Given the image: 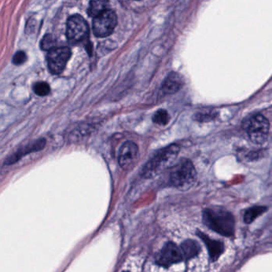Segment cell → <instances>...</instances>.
I'll use <instances>...</instances> for the list:
<instances>
[{
	"mask_svg": "<svg viewBox=\"0 0 272 272\" xmlns=\"http://www.w3.org/2000/svg\"><path fill=\"white\" fill-rule=\"evenodd\" d=\"M170 120V117L168 112L165 109H159L156 112L153 117V122L155 124L160 125V126H165L169 123Z\"/></svg>",
	"mask_w": 272,
	"mask_h": 272,
	"instance_id": "2e32d148",
	"label": "cell"
},
{
	"mask_svg": "<svg viewBox=\"0 0 272 272\" xmlns=\"http://www.w3.org/2000/svg\"><path fill=\"white\" fill-rule=\"evenodd\" d=\"M203 220L208 228L224 236H231L235 231V221L231 213L222 208H208L204 211Z\"/></svg>",
	"mask_w": 272,
	"mask_h": 272,
	"instance_id": "6da1fadb",
	"label": "cell"
},
{
	"mask_svg": "<svg viewBox=\"0 0 272 272\" xmlns=\"http://www.w3.org/2000/svg\"><path fill=\"white\" fill-rule=\"evenodd\" d=\"M26 61V54L24 51L22 50H19V51L15 53V55L13 56L12 58V63L15 65H22Z\"/></svg>",
	"mask_w": 272,
	"mask_h": 272,
	"instance_id": "d6986e66",
	"label": "cell"
},
{
	"mask_svg": "<svg viewBox=\"0 0 272 272\" xmlns=\"http://www.w3.org/2000/svg\"><path fill=\"white\" fill-rule=\"evenodd\" d=\"M266 211H267V207H266L256 206V207H251L245 213V223L250 224V223L253 222L258 217L261 216Z\"/></svg>",
	"mask_w": 272,
	"mask_h": 272,
	"instance_id": "9a60e30c",
	"label": "cell"
},
{
	"mask_svg": "<svg viewBox=\"0 0 272 272\" xmlns=\"http://www.w3.org/2000/svg\"><path fill=\"white\" fill-rule=\"evenodd\" d=\"M196 178L194 165L189 160L183 159L172 168L169 180L176 189H187L194 184Z\"/></svg>",
	"mask_w": 272,
	"mask_h": 272,
	"instance_id": "3957f363",
	"label": "cell"
},
{
	"mask_svg": "<svg viewBox=\"0 0 272 272\" xmlns=\"http://www.w3.org/2000/svg\"><path fill=\"white\" fill-rule=\"evenodd\" d=\"M55 39L50 34H47L46 36H43L41 43H40V46H41L42 50L48 52L55 48Z\"/></svg>",
	"mask_w": 272,
	"mask_h": 272,
	"instance_id": "e0dca14e",
	"label": "cell"
},
{
	"mask_svg": "<svg viewBox=\"0 0 272 272\" xmlns=\"http://www.w3.org/2000/svg\"><path fill=\"white\" fill-rule=\"evenodd\" d=\"M89 26L83 17L80 15H71L67 22V37L69 41L78 43L87 38Z\"/></svg>",
	"mask_w": 272,
	"mask_h": 272,
	"instance_id": "8992f818",
	"label": "cell"
},
{
	"mask_svg": "<svg viewBox=\"0 0 272 272\" xmlns=\"http://www.w3.org/2000/svg\"><path fill=\"white\" fill-rule=\"evenodd\" d=\"M45 144H46V141H45L44 139H41V140H38L37 141L33 143V144L26 145L24 148L19 150L18 152L15 153V154L11 156V158H8L6 161V164L11 165V164L15 163V161H18L19 158H22V156H24L25 154H28L29 153L36 152V151L41 150L44 147Z\"/></svg>",
	"mask_w": 272,
	"mask_h": 272,
	"instance_id": "7c38bea8",
	"label": "cell"
},
{
	"mask_svg": "<svg viewBox=\"0 0 272 272\" xmlns=\"http://www.w3.org/2000/svg\"><path fill=\"white\" fill-rule=\"evenodd\" d=\"M180 248L173 243L169 242L161 249L157 257V263L162 267H168L175 263H180L183 260Z\"/></svg>",
	"mask_w": 272,
	"mask_h": 272,
	"instance_id": "ba28073f",
	"label": "cell"
},
{
	"mask_svg": "<svg viewBox=\"0 0 272 272\" xmlns=\"http://www.w3.org/2000/svg\"><path fill=\"white\" fill-rule=\"evenodd\" d=\"M198 235L201 238L202 240L204 241V244L207 246L211 260H213V261L217 260L224 251V247L222 243L210 239L209 237L203 233V232H199Z\"/></svg>",
	"mask_w": 272,
	"mask_h": 272,
	"instance_id": "8fae6325",
	"label": "cell"
},
{
	"mask_svg": "<svg viewBox=\"0 0 272 272\" xmlns=\"http://www.w3.org/2000/svg\"><path fill=\"white\" fill-rule=\"evenodd\" d=\"M117 24V14L113 10L107 9L94 18L93 32L97 37H107L113 33Z\"/></svg>",
	"mask_w": 272,
	"mask_h": 272,
	"instance_id": "5b68a950",
	"label": "cell"
},
{
	"mask_svg": "<svg viewBox=\"0 0 272 272\" xmlns=\"http://www.w3.org/2000/svg\"><path fill=\"white\" fill-rule=\"evenodd\" d=\"M138 156V146L133 141H126L119 151L118 162L125 170H129L134 166Z\"/></svg>",
	"mask_w": 272,
	"mask_h": 272,
	"instance_id": "9c48e42d",
	"label": "cell"
},
{
	"mask_svg": "<svg viewBox=\"0 0 272 272\" xmlns=\"http://www.w3.org/2000/svg\"><path fill=\"white\" fill-rule=\"evenodd\" d=\"M269 130V120L261 114L252 117L247 126L248 137L251 141L256 144H262L267 141Z\"/></svg>",
	"mask_w": 272,
	"mask_h": 272,
	"instance_id": "277c9868",
	"label": "cell"
},
{
	"mask_svg": "<svg viewBox=\"0 0 272 272\" xmlns=\"http://www.w3.org/2000/svg\"><path fill=\"white\" fill-rule=\"evenodd\" d=\"M71 57V50L68 46L55 47L50 50L46 55V62L50 72L54 74H61Z\"/></svg>",
	"mask_w": 272,
	"mask_h": 272,
	"instance_id": "52a82bcc",
	"label": "cell"
},
{
	"mask_svg": "<svg viewBox=\"0 0 272 272\" xmlns=\"http://www.w3.org/2000/svg\"><path fill=\"white\" fill-rule=\"evenodd\" d=\"M33 90L39 96H46L50 92V87L48 83L45 82H39L34 84Z\"/></svg>",
	"mask_w": 272,
	"mask_h": 272,
	"instance_id": "ac0fdd59",
	"label": "cell"
},
{
	"mask_svg": "<svg viewBox=\"0 0 272 272\" xmlns=\"http://www.w3.org/2000/svg\"><path fill=\"white\" fill-rule=\"evenodd\" d=\"M183 85V77L178 73L172 72L164 80L162 83V91L165 95H173L180 90Z\"/></svg>",
	"mask_w": 272,
	"mask_h": 272,
	"instance_id": "30bf717a",
	"label": "cell"
},
{
	"mask_svg": "<svg viewBox=\"0 0 272 272\" xmlns=\"http://www.w3.org/2000/svg\"><path fill=\"white\" fill-rule=\"evenodd\" d=\"M108 6H109V2L107 1H91L89 3L88 14H89V16L95 18V17L102 14L103 11L109 9Z\"/></svg>",
	"mask_w": 272,
	"mask_h": 272,
	"instance_id": "5bb4252c",
	"label": "cell"
},
{
	"mask_svg": "<svg viewBox=\"0 0 272 272\" xmlns=\"http://www.w3.org/2000/svg\"><path fill=\"white\" fill-rule=\"evenodd\" d=\"M180 152V147L177 144H171L160 150L154 158L144 165L142 174L145 177L155 176L160 172L169 166L177 158Z\"/></svg>",
	"mask_w": 272,
	"mask_h": 272,
	"instance_id": "7a4b0ae2",
	"label": "cell"
},
{
	"mask_svg": "<svg viewBox=\"0 0 272 272\" xmlns=\"http://www.w3.org/2000/svg\"><path fill=\"white\" fill-rule=\"evenodd\" d=\"M184 259H192L198 255L200 251V245L194 240L185 241L180 247Z\"/></svg>",
	"mask_w": 272,
	"mask_h": 272,
	"instance_id": "4fadbf2b",
	"label": "cell"
}]
</instances>
